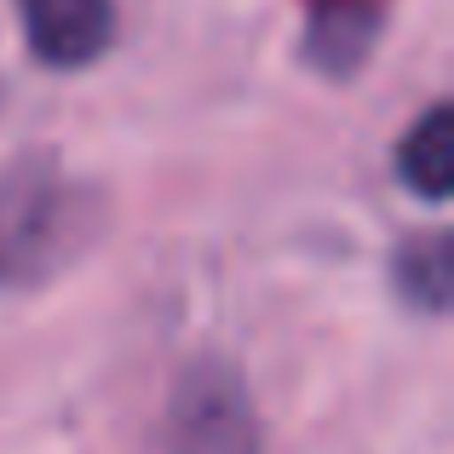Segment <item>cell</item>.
Instances as JSON below:
<instances>
[{
	"label": "cell",
	"instance_id": "6da1fadb",
	"mask_svg": "<svg viewBox=\"0 0 454 454\" xmlns=\"http://www.w3.org/2000/svg\"><path fill=\"white\" fill-rule=\"evenodd\" d=\"M87 190L69 184L52 161H18L0 178V282L35 288L81 242Z\"/></svg>",
	"mask_w": 454,
	"mask_h": 454
},
{
	"label": "cell",
	"instance_id": "7a4b0ae2",
	"mask_svg": "<svg viewBox=\"0 0 454 454\" xmlns=\"http://www.w3.org/2000/svg\"><path fill=\"white\" fill-rule=\"evenodd\" d=\"M173 454H259V414L231 363H196L167 409Z\"/></svg>",
	"mask_w": 454,
	"mask_h": 454
},
{
	"label": "cell",
	"instance_id": "3957f363",
	"mask_svg": "<svg viewBox=\"0 0 454 454\" xmlns=\"http://www.w3.org/2000/svg\"><path fill=\"white\" fill-rule=\"evenodd\" d=\"M18 18L46 69H87L115 46V0H18Z\"/></svg>",
	"mask_w": 454,
	"mask_h": 454
},
{
	"label": "cell",
	"instance_id": "277c9868",
	"mask_svg": "<svg viewBox=\"0 0 454 454\" xmlns=\"http://www.w3.org/2000/svg\"><path fill=\"white\" fill-rule=\"evenodd\" d=\"M397 184L409 190V196L432 201V207H443L454 196V115H449V104H432V110L403 133Z\"/></svg>",
	"mask_w": 454,
	"mask_h": 454
},
{
	"label": "cell",
	"instance_id": "5b68a950",
	"mask_svg": "<svg viewBox=\"0 0 454 454\" xmlns=\"http://www.w3.org/2000/svg\"><path fill=\"white\" fill-rule=\"evenodd\" d=\"M380 29V0H317L310 6V64L328 75H351L368 58Z\"/></svg>",
	"mask_w": 454,
	"mask_h": 454
},
{
	"label": "cell",
	"instance_id": "8992f818",
	"mask_svg": "<svg viewBox=\"0 0 454 454\" xmlns=\"http://www.w3.org/2000/svg\"><path fill=\"white\" fill-rule=\"evenodd\" d=\"M391 277H397V294L414 310H426V317L449 310V277H454V265H449V236L443 231L409 236V242L397 247V259H391Z\"/></svg>",
	"mask_w": 454,
	"mask_h": 454
}]
</instances>
